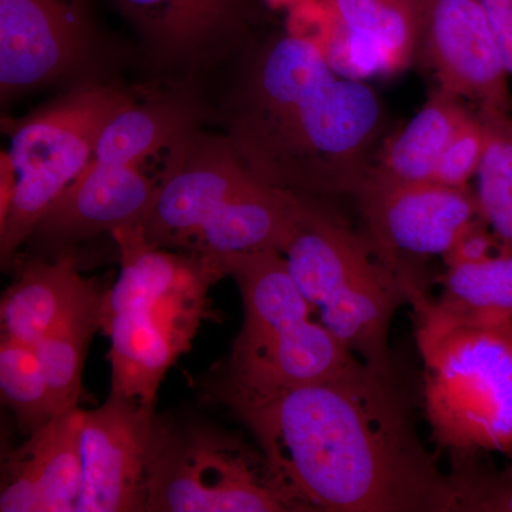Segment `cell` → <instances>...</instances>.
Listing matches in <instances>:
<instances>
[{
    "instance_id": "11",
    "label": "cell",
    "mask_w": 512,
    "mask_h": 512,
    "mask_svg": "<svg viewBox=\"0 0 512 512\" xmlns=\"http://www.w3.org/2000/svg\"><path fill=\"white\" fill-rule=\"evenodd\" d=\"M156 406L111 394L84 412L82 491L76 512H146L148 458Z\"/></svg>"
},
{
    "instance_id": "19",
    "label": "cell",
    "mask_w": 512,
    "mask_h": 512,
    "mask_svg": "<svg viewBox=\"0 0 512 512\" xmlns=\"http://www.w3.org/2000/svg\"><path fill=\"white\" fill-rule=\"evenodd\" d=\"M468 113L460 97L437 90L399 133L382 144L372 173L404 183L433 181L444 150Z\"/></svg>"
},
{
    "instance_id": "12",
    "label": "cell",
    "mask_w": 512,
    "mask_h": 512,
    "mask_svg": "<svg viewBox=\"0 0 512 512\" xmlns=\"http://www.w3.org/2000/svg\"><path fill=\"white\" fill-rule=\"evenodd\" d=\"M303 32L318 40L345 76L403 69L419 47V0H319L298 8Z\"/></svg>"
},
{
    "instance_id": "16",
    "label": "cell",
    "mask_w": 512,
    "mask_h": 512,
    "mask_svg": "<svg viewBox=\"0 0 512 512\" xmlns=\"http://www.w3.org/2000/svg\"><path fill=\"white\" fill-rule=\"evenodd\" d=\"M84 410L57 414L2 461L0 511L76 512L82 491Z\"/></svg>"
},
{
    "instance_id": "14",
    "label": "cell",
    "mask_w": 512,
    "mask_h": 512,
    "mask_svg": "<svg viewBox=\"0 0 512 512\" xmlns=\"http://www.w3.org/2000/svg\"><path fill=\"white\" fill-rule=\"evenodd\" d=\"M184 140L147 160H90L35 232L42 231L47 237L82 239L141 224Z\"/></svg>"
},
{
    "instance_id": "3",
    "label": "cell",
    "mask_w": 512,
    "mask_h": 512,
    "mask_svg": "<svg viewBox=\"0 0 512 512\" xmlns=\"http://www.w3.org/2000/svg\"><path fill=\"white\" fill-rule=\"evenodd\" d=\"M120 275L100 303L111 342V394L156 406L165 375L191 348L210 312L212 286L227 275L211 258L156 247L140 224L110 232Z\"/></svg>"
},
{
    "instance_id": "18",
    "label": "cell",
    "mask_w": 512,
    "mask_h": 512,
    "mask_svg": "<svg viewBox=\"0 0 512 512\" xmlns=\"http://www.w3.org/2000/svg\"><path fill=\"white\" fill-rule=\"evenodd\" d=\"M158 55L195 60L207 55L234 19L237 0H116Z\"/></svg>"
},
{
    "instance_id": "26",
    "label": "cell",
    "mask_w": 512,
    "mask_h": 512,
    "mask_svg": "<svg viewBox=\"0 0 512 512\" xmlns=\"http://www.w3.org/2000/svg\"><path fill=\"white\" fill-rule=\"evenodd\" d=\"M490 19L507 72L512 77V0H480Z\"/></svg>"
},
{
    "instance_id": "13",
    "label": "cell",
    "mask_w": 512,
    "mask_h": 512,
    "mask_svg": "<svg viewBox=\"0 0 512 512\" xmlns=\"http://www.w3.org/2000/svg\"><path fill=\"white\" fill-rule=\"evenodd\" d=\"M417 49L441 90L478 109L510 110V74L480 0H419Z\"/></svg>"
},
{
    "instance_id": "6",
    "label": "cell",
    "mask_w": 512,
    "mask_h": 512,
    "mask_svg": "<svg viewBox=\"0 0 512 512\" xmlns=\"http://www.w3.org/2000/svg\"><path fill=\"white\" fill-rule=\"evenodd\" d=\"M282 255L320 323L360 362L394 377L392 320L403 305L426 293L406 261L309 197H302Z\"/></svg>"
},
{
    "instance_id": "7",
    "label": "cell",
    "mask_w": 512,
    "mask_h": 512,
    "mask_svg": "<svg viewBox=\"0 0 512 512\" xmlns=\"http://www.w3.org/2000/svg\"><path fill=\"white\" fill-rule=\"evenodd\" d=\"M237 282L244 325L232 346L218 394L262 399L306 384L349 375L366 366L339 342L299 291L276 249L222 261Z\"/></svg>"
},
{
    "instance_id": "21",
    "label": "cell",
    "mask_w": 512,
    "mask_h": 512,
    "mask_svg": "<svg viewBox=\"0 0 512 512\" xmlns=\"http://www.w3.org/2000/svg\"><path fill=\"white\" fill-rule=\"evenodd\" d=\"M101 298L87 303L35 346L56 414L77 407L87 346L100 329Z\"/></svg>"
},
{
    "instance_id": "24",
    "label": "cell",
    "mask_w": 512,
    "mask_h": 512,
    "mask_svg": "<svg viewBox=\"0 0 512 512\" xmlns=\"http://www.w3.org/2000/svg\"><path fill=\"white\" fill-rule=\"evenodd\" d=\"M458 511H511L512 466L503 471L474 466L473 460L456 464L451 474Z\"/></svg>"
},
{
    "instance_id": "17",
    "label": "cell",
    "mask_w": 512,
    "mask_h": 512,
    "mask_svg": "<svg viewBox=\"0 0 512 512\" xmlns=\"http://www.w3.org/2000/svg\"><path fill=\"white\" fill-rule=\"evenodd\" d=\"M101 295L96 282L80 275L72 255L30 262L3 295L2 338L35 348L47 333Z\"/></svg>"
},
{
    "instance_id": "20",
    "label": "cell",
    "mask_w": 512,
    "mask_h": 512,
    "mask_svg": "<svg viewBox=\"0 0 512 512\" xmlns=\"http://www.w3.org/2000/svg\"><path fill=\"white\" fill-rule=\"evenodd\" d=\"M477 113L485 133L474 191L478 214L498 249L512 252V117L510 110L478 109Z\"/></svg>"
},
{
    "instance_id": "15",
    "label": "cell",
    "mask_w": 512,
    "mask_h": 512,
    "mask_svg": "<svg viewBox=\"0 0 512 512\" xmlns=\"http://www.w3.org/2000/svg\"><path fill=\"white\" fill-rule=\"evenodd\" d=\"M89 46L82 0H0L3 96L74 69Z\"/></svg>"
},
{
    "instance_id": "23",
    "label": "cell",
    "mask_w": 512,
    "mask_h": 512,
    "mask_svg": "<svg viewBox=\"0 0 512 512\" xmlns=\"http://www.w3.org/2000/svg\"><path fill=\"white\" fill-rule=\"evenodd\" d=\"M0 393L30 433L57 416L33 346L0 338Z\"/></svg>"
},
{
    "instance_id": "8",
    "label": "cell",
    "mask_w": 512,
    "mask_h": 512,
    "mask_svg": "<svg viewBox=\"0 0 512 512\" xmlns=\"http://www.w3.org/2000/svg\"><path fill=\"white\" fill-rule=\"evenodd\" d=\"M303 511L262 453L229 431L157 419L146 512Z\"/></svg>"
},
{
    "instance_id": "5",
    "label": "cell",
    "mask_w": 512,
    "mask_h": 512,
    "mask_svg": "<svg viewBox=\"0 0 512 512\" xmlns=\"http://www.w3.org/2000/svg\"><path fill=\"white\" fill-rule=\"evenodd\" d=\"M431 440L457 463L512 456V318L413 303Z\"/></svg>"
},
{
    "instance_id": "22",
    "label": "cell",
    "mask_w": 512,
    "mask_h": 512,
    "mask_svg": "<svg viewBox=\"0 0 512 512\" xmlns=\"http://www.w3.org/2000/svg\"><path fill=\"white\" fill-rule=\"evenodd\" d=\"M441 284L439 301L448 306L512 318V252L447 265Z\"/></svg>"
},
{
    "instance_id": "9",
    "label": "cell",
    "mask_w": 512,
    "mask_h": 512,
    "mask_svg": "<svg viewBox=\"0 0 512 512\" xmlns=\"http://www.w3.org/2000/svg\"><path fill=\"white\" fill-rule=\"evenodd\" d=\"M134 97L117 87L83 84L16 124L6 154L15 192L0 220L3 265L83 173L107 121Z\"/></svg>"
},
{
    "instance_id": "2",
    "label": "cell",
    "mask_w": 512,
    "mask_h": 512,
    "mask_svg": "<svg viewBox=\"0 0 512 512\" xmlns=\"http://www.w3.org/2000/svg\"><path fill=\"white\" fill-rule=\"evenodd\" d=\"M384 109L292 26L259 50L228 106V141L265 184L299 197H355L372 171Z\"/></svg>"
},
{
    "instance_id": "25",
    "label": "cell",
    "mask_w": 512,
    "mask_h": 512,
    "mask_svg": "<svg viewBox=\"0 0 512 512\" xmlns=\"http://www.w3.org/2000/svg\"><path fill=\"white\" fill-rule=\"evenodd\" d=\"M484 144L483 121L480 114L470 111L444 150L434 171L433 183L467 187L468 181L476 177Z\"/></svg>"
},
{
    "instance_id": "10",
    "label": "cell",
    "mask_w": 512,
    "mask_h": 512,
    "mask_svg": "<svg viewBox=\"0 0 512 512\" xmlns=\"http://www.w3.org/2000/svg\"><path fill=\"white\" fill-rule=\"evenodd\" d=\"M373 241L389 255L443 256L471 224L480 220L468 187L424 181L404 183L367 175L355 194Z\"/></svg>"
},
{
    "instance_id": "1",
    "label": "cell",
    "mask_w": 512,
    "mask_h": 512,
    "mask_svg": "<svg viewBox=\"0 0 512 512\" xmlns=\"http://www.w3.org/2000/svg\"><path fill=\"white\" fill-rule=\"evenodd\" d=\"M303 511H458L394 377L369 366L262 399L224 400Z\"/></svg>"
},
{
    "instance_id": "4",
    "label": "cell",
    "mask_w": 512,
    "mask_h": 512,
    "mask_svg": "<svg viewBox=\"0 0 512 512\" xmlns=\"http://www.w3.org/2000/svg\"><path fill=\"white\" fill-rule=\"evenodd\" d=\"M302 197L265 184L228 138L192 131L141 221L156 247L215 261L284 251Z\"/></svg>"
}]
</instances>
